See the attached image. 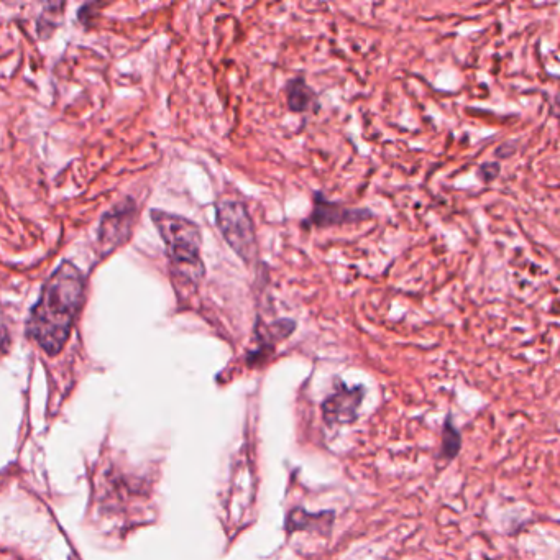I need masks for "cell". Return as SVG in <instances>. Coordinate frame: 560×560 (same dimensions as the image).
Wrapping results in <instances>:
<instances>
[{
    "label": "cell",
    "mask_w": 560,
    "mask_h": 560,
    "mask_svg": "<svg viewBox=\"0 0 560 560\" xmlns=\"http://www.w3.org/2000/svg\"><path fill=\"white\" fill-rule=\"evenodd\" d=\"M286 102L290 111L293 112H309L319 109V101L314 89L309 86L304 78H293L288 81L285 88Z\"/></svg>",
    "instance_id": "cell-7"
},
{
    "label": "cell",
    "mask_w": 560,
    "mask_h": 560,
    "mask_svg": "<svg viewBox=\"0 0 560 560\" xmlns=\"http://www.w3.org/2000/svg\"><path fill=\"white\" fill-rule=\"evenodd\" d=\"M500 175V165L498 163H485L480 168V178H482L485 183H490V181L495 180L496 176Z\"/></svg>",
    "instance_id": "cell-8"
},
{
    "label": "cell",
    "mask_w": 560,
    "mask_h": 560,
    "mask_svg": "<svg viewBox=\"0 0 560 560\" xmlns=\"http://www.w3.org/2000/svg\"><path fill=\"white\" fill-rule=\"evenodd\" d=\"M372 217V212L367 211V209H347V207L329 201L326 196L317 193L314 196L313 212H311L306 224L311 225V227H319V229H322V227L327 229V227H334V225L368 221Z\"/></svg>",
    "instance_id": "cell-5"
},
{
    "label": "cell",
    "mask_w": 560,
    "mask_h": 560,
    "mask_svg": "<svg viewBox=\"0 0 560 560\" xmlns=\"http://www.w3.org/2000/svg\"><path fill=\"white\" fill-rule=\"evenodd\" d=\"M86 280L74 263L63 262L46 280L27 321V336L48 355L60 354L79 309L83 306Z\"/></svg>",
    "instance_id": "cell-1"
},
{
    "label": "cell",
    "mask_w": 560,
    "mask_h": 560,
    "mask_svg": "<svg viewBox=\"0 0 560 560\" xmlns=\"http://www.w3.org/2000/svg\"><path fill=\"white\" fill-rule=\"evenodd\" d=\"M339 386V390L334 391L322 404L324 418L329 424L350 423L355 418L360 400H362V386L349 388L344 383H339Z\"/></svg>",
    "instance_id": "cell-6"
},
{
    "label": "cell",
    "mask_w": 560,
    "mask_h": 560,
    "mask_svg": "<svg viewBox=\"0 0 560 560\" xmlns=\"http://www.w3.org/2000/svg\"><path fill=\"white\" fill-rule=\"evenodd\" d=\"M135 214H137L135 202L132 199H125L102 217L99 225V245L104 255L114 252L115 248L129 239L134 227Z\"/></svg>",
    "instance_id": "cell-4"
},
{
    "label": "cell",
    "mask_w": 560,
    "mask_h": 560,
    "mask_svg": "<svg viewBox=\"0 0 560 560\" xmlns=\"http://www.w3.org/2000/svg\"><path fill=\"white\" fill-rule=\"evenodd\" d=\"M7 344H9V339L5 336L4 331H0V350L4 349Z\"/></svg>",
    "instance_id": "cell-9"
},
{
    "label": "cell",
    "mask_w": 560,
    "mask_h": 560,
    "mask_svg": "<svg viewBox=\"0 0 560 560\" xmlns=\"http://www.w3.org/2000/svg\"><path fill=\"white\" fill-rule=\"evenodd\" d=\"M152 221L165 242L166 253L175 270L193 283L201 281L206 268L201 258L202 235L198 224L158 209L152 211Z\"/></svg>",
    "instance_id": "cell-2"
},
{
    "label": "cell",
    "mask_w": 560,
    "mask_h": 560,
    "mask_svg": "<svg viewBox=\"0 0 560 560\" xmlns=\"http://www.w3.org/2000/svg\"><path fill=\"white\" fill-rule=\"evenodd\" d=\"M216 221L222 237L235 255L247 265H255L258 262L257 234L244 201L235 198L217 201Z\"/></svg>",
    "instance_id": "cell-3"
}]
</instances>
